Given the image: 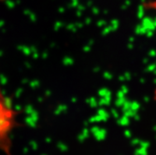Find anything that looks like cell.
I'll use <instances>...</instances> for the list:
<instances>
[{
	"instance_id": "cell-1",
	"label": "cell",
	"mask_w": 156,
	"mask_h": 155,
	"mask_svg": "<svg viewBox=\"0 0 156 155\" xmlns=\"http://www.w3.org/2000/svg\"><path fill=\"white\" fill-rule=\"evenodd\" d=\"M18 114L0 89V151L12 155L11 136L17 125Z\"/></svg>"
},
{
	"instance_id": "cell-2",
	"label": "cell",
	"mask_w": 156,
	"mask_h": 155,
	"mask_svg": "<svg viewBox=\"0 0 156 155\" xmlns=\"http://www.w3.org/2000/svg\"><path fill=\"white\" fill-rule=\"evenodd\" d=\"M144 9L156 15V0H146L143 4Z\"/></svg>"
},
{
	"instance_id": "cell-3",
	"label": "cell",
	"mask_w": 156,
	"mask_h": 155,
	"mask_svg": "<svg viewBox=\"0 0 156 155\" xmlns=\"http://www.w3.org/2000/svg\"><path fill=\"white\" fill-rule=\"evenodd\" d=\"M152 100L156 104V83H155V85L153 87V90H152Z\"/></svg>"
},
{
	"instance_id": "cell-4",
	"label": "cell",
	"mask_w": 156,
	"mask_h": 155,
	"mask_svg": "<svg viewBox=\"0 0 156 155\" xmlns=\"http://www.w3.org/2000/svg\"><path fill=\"white\" fill-rule=\"evenodd\" d=\"M6 1H7V0H0V3H4Z\"/></svg>"
}]
</instances>
